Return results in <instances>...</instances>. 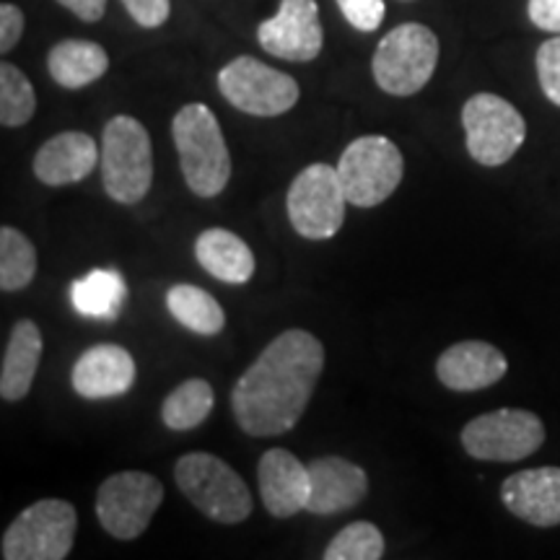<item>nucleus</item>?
Segmentation results:
<instances>
[{
    "label": "nucleus",
    "mask_w": 560,
    "mask_h": 560,
    "mask_svg": "<svg viewBox=\"0 0 560 560\" xmlns=\"http://www.w3.org/2000/svg\"><path fill=\"white\" fill-rule=\"evenodd\" d=\"M325 371V348L306 330L280 332L231 392V410L257 439L289 433L306 412Z\"/></svg>",
    "instance_id": "f257e3e1"
},
{
    "label": "nucleus",
    "mask_w": 560,
    "mask_h": 560,
    "mask_svg": "<svg viewBox=\"0 0 560 560\" xmlns=\"http://www.w3.org/2000/svg\"><path fill=\"white\" fill-rule=\"evenodd\" d=\"M182 174L198 198H215L231 177V156L223 130L206 104H185L172 120Z\"/></svg>",
    "instance_id": "f03ea898"
},
{
    "label": "nucleus",
    "mask_w": 560,
    "mask_h": 560,
    "mask_svg": "<svg viewBox=\"0 0 560 560\" xmlns=\"http://www.w3.org/2000/svg\"><path fill=\"white\" fill-rule=\"evenodd\" d=\"M102 182L115 202L136 206L153 182V149L149 130L136 117L117 115L102 132Z\"/></svg>",
    "instance_id": "7ed1b4c3"
},
{
    "label": "nucleus",
    "mask_w": 560,
    "mask_h": 560,
    "mask_svg": "<svg viewBox=\"0 0 560 560\" xmlns=\"http://www.w3.org/2000/svg\"><path fill=\"white\" fill-rule=\"evenodd\" d=\"M174 480L200 514L221 524H240L252 514V493L234 467L208 452L185 454L174 467Z\"/></svg>",
    "instance_id": "20e7f679"
},
{
    "label": "nucleus",
    "mask_w": 560,
    "mask_h": 560,
    "mask_svg": "<svg viewBox=\"0 0 560 560\" xmlns=\"http://www.w3.org/2000/svg\"><path fill=\"white\" fill-rule=\"evenodd\" d=\"M439 62V37L429 26L400 24L376 47L371 70L376 86L392 96H412L431 81Z\"/></svg>",
    "instance_id": "39448f33"
},
{
    "label": "nucleus",
    "mask_w": 560,
    "mask_h": 560,
    "mask_svg": "<svg viewBox=\"0 0 560 560\" xmlns=\"http://www.w3.org/2000/svg\"><path fill=\"white\" fill-rule=\"evenodd\" d=\"M348 195L342 179L330 164H312L291 182L285 208L296 234L312 242L332 240L346 223Z\"/></svg>",
    "instance_id": "423d86ee"
},
{
    "label": "nucleus",
    "mask_w": 560,
    "mask_h": 560,
    "mask_svg": "<svg viewBox=\"0 0 560 560\" xmlns=\"http://www.w3.org/2000/svg\"><path fill=\"white\" fill-rule=\"evenodd\" d=\"M75 509L60 499H45L24 509L3 532L5 560H62L73 550Z\"/></svg>",
    "instance_id": "0eeeda50"
},
{
    "label": "nucleus",
    "mask_w": 560,
    "mask_h": 560,
    "mask_svg": "<svg viewBox=\"0 0 560 560\" xmlns=\"http://www.w3.org/2000/svg\"><path fill=\"white\" fill-rule=\"evenodd\" d=\"M338 174L346 187L348 202L374 208L389 198L402 182V153L384 136H363L342 151Z\"/></svg>",
    "instance_id": "6e6552de"
},
{
    "label": "nucleus",
    "mask_w": 560,
    "mask_h": 560,
    "mask_svg": "<svg viewBox=\"0 0 560 560\" xmlns=\"http://www.w3.org/2000/svg\"><path fill=\"white\" fill-rule=\"evenodd\" d=\"M467 151L482 166L511 161L527 138V122L514 104L495 94H475L462 107Z\"/></svg>",
    "instance_id": "1a4fd4ad"
},
{
    "label": "nucleus",
    "mask_w": 560,
    "mask_h": 560,
    "mask_svg": "<svg viewBox=\"0 0 560 560\" xmlns=\"http://www.w3.org/2000/svg\"><path fill=\"white\" fill-rule=\"evenodd\" d=\"M219 89L231 107L252 117H278L299 102V83L283 70L242 55L219 73Z\"/></svg>",
    "instance_id": "9d476101"
},
{
    "label": "nucleus",
    "mask_w": 560,
    "mask_h": 560,
    "mask_svg": "<svg viewBox=\"0 0 560 560\" xmlns=\"http://www.w3.org/2000/svg\"><path fill=\"white\" fill-rule=\"evenodd\" d=\"M164 501V486L149 472H117L96 493V516L115 540H136Z\"/></svg>",
    "instance_id": "9b49d317"
},
{
    "label": "nucleus",
    "mask_w": 560,
    "mask_h": 560,
    "mask_svg": "<svg viewBox=\"0 0 560 560\" xmlns=\"http://www.w3.org/2000/svg\"><path fill=\"white\" fill-rule=\"evenodd\" d=\"M545 441L542 420L529 410L503 408L470 420L462 429V446L482 462H520L535 454Z\"/></svg>",
    "instance_id": "f8f14e48"
},
{
    "label": "nucleus",
    "mask_w": 560,
    "mask_h": 560,
    "mask_svg": "<svg viewBox=\"0 0 560 560\" xmlns=\"http://www.w3.org/2000/svg\"><path fill=\"white\" fill-rule=\"evenodd\" d=\"M257 42L280 60L310 62L317 58L325 45L317 0H280L276 16L257 26Z\"/></svg>",
    "instance_id": "ddd939ff"
},
{
    "label": "nucleus",
    "mask_w": 560,
    "mask_h": 560,
    "mask_svg": "<svg viewBox=\"0 0 560 560\" xmlns=\"http://www.w3.org/2000/svg\"><path fill=\"white\" fill-rule=\"evenodd\" d=\"M257 480H260V495L265 509L276 520H289V516L299 514V511H306L312 493L310 465H301L291 452H265L260 465H257Z\"/></svg>",
    "instance_id": "4468645a"
},
{
    "label": "nucleus",
    "mask_w": 560,
    "mask_h": 560,
    "mask_svg": "<svg viewBox=\"0 0 560 560\" xmlns=\"http://www.w3.org/2000/svg\"><path fill=\"white\" fill-rule=\"evenodd\" d=\"M501 501L511 514L535 527L560 524V467H535L503 480Z\"/></svg>",
    "instance_id": "2eb2a0df"
},
{
    "label": "nucleus",
    "mask_w": 560,
    "mask_h": 560,
    "mask_svg": "<svg viewBox=\"0 0 560 560\" xmlns=\"http://www.w3.org/2000/svg\"><path fill=\"white\" fill-rule=\"evenodd\" d=\"M312 493L306 511L312 514H340L366 499L369 478L363 467L342 457H317L310 462Z\"/></svg>",
    "instance_id": "dca6fc26"
},
{
    "label": "nucleus",
    "mask_w": 560,
    "mask_h": 560,
    "mask_svg": "<svg viewBox=\"0 0 560 560\" xmlns=\"http://www.w3.org/2000/svg\"><path fill=\"white\" fill-rule=\"evenodd\" d=\"M506 355L482 340H465L439 355L436 376L446 389L475 392L493 387L506 376Z\"/></svg>",
    "instance_id": "f3484780"
},
{
    "label": "nucleus",
    "mask_w": 560,
    "mask_h": 560,
    "mask_svg": "<svg viewBox=\"0 0 560 560\" xmlns=\"http://www.w3.org/2000/svg\"><path fill=\"white\" fill-rule=\"evenodd\" d=\"M136 361H132L128 350L104 342V346L89 348L75 361L70 382H73V389L86 400H107V397L125 395L136 384Z\"/></svg>",
    "instance_id": "a211bd4d"
},
{
    "label": "nucleus",
    "mask_w": 560,
    "mask_h": 560,
    "mask_svg": "<svg viewBox=\"0 0 560 560\" xmlns=\"http://www.w3.org/2000/svg\"><path fill=\"white\" fill-rule=\"evenodd\" d=\"M100 161L102 151L96 149L94 138L86 132L70 130L52 136L42 145L34 156V174L45 185L62 187L86 179Z\"/></svg>",
    "instance_id": "6ab92c4d"
},
{
    "label": "nucleus",
    "mask_w": 560,
    "mask_h": 560,
    "mask_svg": "<svg viewBox=\"0 0 560 560\" xmlns=\"http://www.w3.org/2000/svg\"><path fill=\"white\" fill-rule=\"evenodd\" d=\"M42 359V332L32 319L16 322L0 366V395L5 402H19L30 395Z\"/></svg>",
    "instance_id": "aec40b11"
},
{
    "label": "nucleus",
    "mask_w": 560,
    "mask_h": 560,
    "mask_svg": "<svg viewBox=\"0 0 560 560\" xmlns=\"http://www.w3.org/2000/svg\"><path fill=\"white\" fill-rule=\"evenodd\" d=\"M195 257H198L202 270L223 280V283L242 285L255 276V255H252L247 242L226 229L202 231L195 242Z\"/></svg>",
    "instance_id": "412c9836"
},
{
    "label": "nucleus",
    "mask_w": 560,
    "mask_h": 560,
    "mask_svg": "<svg viewBox=\"0 0 560 560\" xmlns=\"http://www.w3.org/2000/svg\"><path fill=\"white\" fill-rule=\"evenodd\" d=\"M109 68V55L89 39H62L47 55V70L62 89H83L100 81Z\"/></svg>",
    "instance_id": "4be33fe9"
},
{
    "label": "nucleus",
    "mask_w": 560,
    "mask_h": 560,
    "mask_svg": "<svg viewBox=\"0 0 560 560\" xmlns=\"http://www.w3.org/2000/svg\"><path fill=\"white\" fill-rule=\"evenodd\" d=\"M125 299H128V285L117 270H91L70 285V301L81 317L117 319Z\"/></svg>",
    "instance_id": "5701e85b"
},
{
    "label": "nucleus",
    "mask_w": 560,
    "mask_h": 560,
    "mask_svg": "<svg viewBox=\"0 0 560 560\" xmlns=\"http://www.w3.org/2000/svg\"><path fill=\"white\" fill-rule=\"evenodd\" d=\"M166 306H170L172 317L182 327L202 335V338H213L226 327V314H223L219 301L210 296L208 291L198 289V285H172L170 293H166Z\"/></svg>",
    "instance_id": "b1692460"
},
{
    "label": "nucleus",
    "mask_w": 560,
    "mask_h": 560,
    "mask_svg": "<svg viewBox=\"0 0 560 560\" xmlns=\"http://www.w3.org/2000/svg\"><path fill=\"white\" fill-rule=\"evenodd\" d=\"M213 410V387L206 380H187L161 405V420L172 431L198 429Z\"/></svg>",
    "instance_id": "393cba45"
},
{
    "label": "nucleus",
    "mask_w": 560,
    "mask_h": 560,
    "mask_svg": "<svg viewBox=\"0 0 560 560\" xmlns=\"http://www.w3.org/2000/svg\"><path fill=\"white\" fill-rule=\"evenodd\" d=\"M37 276V249L19 229H0V289L21 291Z\"/></svg>",
    "instance_id": "a878e982"
},
{
    "label": "nucleus",
    "mask_w": 560,
    "mask_h": 560,
    "mask_svg": "<svg viewBox=\"0 0 560 560\" xmlns=\"http://www.w3.org/2000/svg\"><path fill=\"white\" fill-rule=\"evenodd\" d=\"M37 109V94L32 81L11 62L0 66V122L5 128H21L34 117Z\"/></svg>",
    "instance_id": "bb28decb"
},
{
    "label": "nucleus",
    "mask_w": 560,
    "mask_h": 560,
    "mask_svg": "<svg viewBox=\"0 0 560 560\" xmlns=\"http://www.w3.org/2000/svg\"><path fill=\"white\" fill-rule=\"evenodd\" d=\"M384 556V537L371 522H353L332 537L325 560H380Z\"/></svg>",
    "instance_id": "cd10ccee"
},
{
    "label": "nucleus",
    "mask_w": 560,
    "mask_h": 560,
    "mask_svg": "<svg viewBox=\"0 0 560 560\" xmlns=\"http://www.w3.org/2000/svg\"><path fill=\"white\" fill-rule=\"evenodd\" d=\"M537 79L542 94L560 107V37H552L537 50Z\"/></svg>",
    "instance_id": "c85d7f7f"
},
{
    "label": "nucleus",
    "mask_w": 560,
    "mask_h": 560,
    "mask_svg": "<svg viewBox=\"0 0 560 560\" xmlns=\"http://www.w3.org/2000/svg\"><path fill=\"white\" fill-rule=\"evenodd\" d=\"M338 5L348 24L359 32H376L387 16L384 0H338Z\"/></svg>",
    "instance_id": "c756f323"
},
{
    "label": "nucleus",
    "mask_w": 560,
    "mask_h": 560,
    "mask_svg": "<svg viewBox=\"0 0 560 560\" xmlns=\"http://www.w3.org/2000/svg\"><path fill=\"white\" fill-rule=\"evenodd\" d=\"M125 9L143 30H156V26L166 24L172 13V0H122Z\"/></svg>",
    "instance_id": "7c9ffc66"
},
{
    "label": "nucleus",
    "mask_w": 560,
    "mask_h": 560,
    "mask_svg": "<svg viewBox=\"0 0 560 560\" xmlns=\"http://www.w3.org/2000/svg\"><path fill=\"white\" fill-rule=\"evenodd\" d=\"M24 34V13L19 5H0V52H11Z\"/></svg>",
    "instance_id": "2f4dec72"
},
{
    "label": "nucleus",
    "mask_w": 560,
    "mask_h": 560,
    "mask_svg": "<svg viewBox=\"0 0 560 560\" xmlns=\"http://www.w3.org/2000/svg\"><path fill=\"white\" fill-rule=\"evenodd\" d=\"M527 11L537 30L560 34V0H529Z\"/></svg>",
    "instance_id": "473e14b6"
},
{
    "label": "nucleus",
    "mask_w": 560,
    "mask_h": 560,
    "mask_svg": "<svg viewBox=\"0 0 560 560\" xmlns=\"http://www.w3.org/2000/svg\"><path fill=\"white\" fill-rule=\"evenodd\" d=\"M58 3L70 13H75L81 21H89V24L100 21L107 11V0H58Z\"/></svg>",
    "instance_id": "72a5a7b5"
}]
</instances>
